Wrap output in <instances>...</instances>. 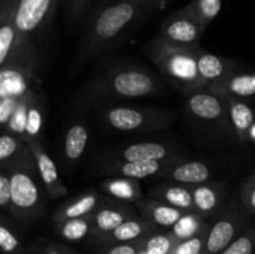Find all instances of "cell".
<instances>
[{
    "mask_svg": "<svg viewBox=\"0 0 255 254\" xmlns=\"http://www.w3.org/2000/svg\"><path fill=\"white\" fill-rule=\"evenodd\" d=\"M171 0H117L97 10L90 19L79 45V62L111 49L129 30L159 11Z\"/></svg>",
    "mask_w": 255,
    "mask_h": 254,
    "instance_id": "obj_1",
    "label": "cell"
},
{
    "mask_svg": "<svg viewBox=\"0 0 255 254\" xmlns=\"http://www.w3.org/2000/svg\"><path fill=\"white\" fill-rule=\"evenodd\" d=\"M163 86L156 76L142 66H116L95 77L86 86L84 99L87 102L114 101L156 96Z\"/></svg>",
    "mask_w": 255,
    "mask_h": 254,
    "instance_id": "obj_2",
    "label": "cell"
},
{
    "mask_svg": "<svg viewBox=\"0 0 255 254\" xmlns=\"http://www.w3.org/2000/svg\"><path fill=\"white\" fill-rule=\"evenodd\" d=\"M201 47H186L168 41L161 35L154 36L144 47L147 56L162 76L184 96L204 90L198 72L197 57Z\"/></svg>",
    "mask_w": 255,
    "mask_h": 254,
    "instance_id": "obj_3",
    "label": "cell"
},
{
    "mask_svg": "<svg viewBox=\"0 0 255 254\" xmlns=\"http://www.w3.org/2000/svg\"><path fill=\"white\" fill-rule=\"evenodd\" d=\"M9 173L11 182V216L30 223L41 216L45 208V192L36 161L27 148L10 163L0 166Z\"/></svg>",
    "mask_w": 255,
    "mask_h": 254,
    "instance_id": "obj_4",
    "label": "cell"
},
{
    "mask_svg": "<svg viewBox=\"0 0 255 254\" xmlns=\"http://www.w3.org/2000/svg\"><path fill=\"white\" fill-rule=\"evenodd\" d=\"M176 114L166 109L117 106L105 110L102 120L112 129L121 132H151L173 124Z\"/></svg>",
    "mask_w": 255,
    "mask_h": 254,
    "instance_id": "obj_5",
    "label": "cell"
},
{
    "mask_svg": "<svg viewBox=\"0 0 255 254\" xmlns=\"http://www.w3.org/2000/svg\"><path fill=\"white\" fill-rule=\"evenodd\" d=\"M186 110L194 120L219 127L226 133L231 134L233 129L229 117L228 100L212 94L208 90H202L187 96Z\"/></svg>",
    "mask_w": 255,
    "mask_h": 254,
    "instance_id": "obj_6",
    "label": "cell"
},
{
    "mask_svg": "<svg viewBox=\"0 0 255 254\" xmlns=\"http://www.w3.org/2000/svg\"><path fill=\"white\" fill-rule=\"evenodd\" d=\"M60 0H19L15 25L20 36L36 42V37L49 26Z\"/></svg>",
    "mask_w": 255,
    "mask_h": 254,
    "instance_id": "obj_7",
    "label": "cell"
},
{
    "mask_svg": "<svg viewBox=\"0 0 255 254\" xmlns=\"http://www.w3.org/2000/svg\"><path fill=\"white\" fill-rule=\"evenodd\" d=\"M249 213L238 206H233L224 211L218 221L209 229L206 242V251L209 254L222 253L228 248L237 237V234L244 228L248 221Z\"/></svg>",
    "mask_w": 255,
    "mask_h": 254,
    "instance_id": "obj_8",
    "label": "cell"
},
{
    "mask_svg": "<svg viewBox=\"0 0 255 254\" xmlns=\"http://www.w3.org/2000/svg\"><path fill=\"white\" fill-rule=\"evenodd\" d=\"M181 161H184V157L162 161H110L105 166V171L112 176L142 179L153 176H166L167 172Z\"/></svg>",
    "mask_w": 255,
    "mask_h": 254,
    "instance_id": "obj_9",
    "label": "cell"
},
{
    "mask_svg": "<svg viewBox=\"0 0 255 254\" xmlns=\"http://www.w3.org/2000/svg\"><path fill=\"white\" fill-rule=\"evenodd\" d=\"M206 27L172 12L161 25L159 35L168 41L186 47H201V39Z\"/></svg>",
    "mask_w": 255,
    "mask_h": 254,
    "instance_id": "obj_10",
    "label": "cell"
},
{
    "mask_svg": "<svg viewBox=\"0 0 255 254\" xmlns=\"http://www.w3.org/2000/svg\"><path fill=\"white\" fill-rule=\"evenodd\" d=\"M27 144H29L30 149L32 151L35 161H36L40 178H41L42 186H44L45 192H46V196L51 199L66 197L69 194V191H67L66 186H65L61 177H60L54 159L45 151L44 146H42V142L34 141Z\"/></svg>",
    "mask_w": 255,
    "mask_h": 254,
    "instance_id": "obj_11",
    "label": "cell"
},
{
    "mask_svg": "<svg viewBox=\"0 0 255 254\" xmlns=\"http://www.w3.org/2000/svg\"><path fill=\"white\" fill-rule=\"evenodd\" d=\"M182 157L173 147L161 142H136L115 152L111 161H162Z\"/></svg>",
    "mask_w": 255,
    "mask_h": 254,
    "instance_id": "obj_12",
    "label": "cell"
},
{
    "mask_svg": "<svg viewBox=\"0 0 255 254\" xmlns=\"http://www.w3.org/2000/svg\"><path fill=\"white\" fill-rule=\"evenodd\" d=\"M17 2L19 0H1L0 2V66L10 59L16 45L25 39L20 36L15 25Z\"/></svg>",
    "mask_w": 255,
    "mask_h": 254,
    "instance_id": "obj_13",
    "label": "cell"
},
{
    "mask_svg": "<svg viewBox=\"0 0 255 254\" xmlns=\"http://www.w3.org/2000/svg\"><path fill=\"white\" fill-rule=\"evenodd\" d=\"M206 90L222 97H251L255 95V70L238 69L224 79L213 82Z\"/></svg>",
    "mask_w": 255,
    "mask_h": 254,
    "instance_id": "obj_14",
    "label": "cell"
},
{
    "mask_svg": "<svg viewBox=\"0 0 255 254\" xmlns=\"http://www.w3.org/2000/svg\"><path fill=\"white\" fill-rule=\"evenodd\" d=\"M132 217H134V211L129 203L125 202L116 203L112 201L107 204L104 203L92 213V221H94L92 234L101 236V234L110 233Z\"/></svg>",
    "mask_w": 255,
    "mask_h": 254,
    "instance_id": "obj_15",
    "label": "cell"
},
{
    "mask_svg": "<svg viewBox=\"0 0 255 254\" xmlns=\"http://www.w3.org/2000/svg\"><path fill=\"white\" fill-rule=\"evenodd\" d=\"M104 203H106V198L100 196L97 192H85V193L76 196L75 198L67 199L66 202H64L55 211L52 221L57 223V222L66 221V219L91 216Z\"/></svg>",
    "mask_w": 255,
    "mask_h": 254,
    "instance_id": "obj_16",
    "label": "cell"
},
{
    "mask_svg": "<svg viewBox=\"0 0 255 254\" xmlns=\"http://www.w3.org/2000/svg\"><path fill=\"white\" fill-rule=\"evenodd\" d=\"M197 64H198V72L204 85V90L213 82L219 81L236 70L241 69L238 62L234 60L211 54L202 49L198 52Z\"/></svg>",
    "mask_w": 255,
    "mask_h": 254,
    "instance_id": "obj_17",
    "label": "cell"
},
{
    "mask_svg": "<svg viewBox=\"0 0 255 254\" xmlns=\"http://www.w3.org/2000/svg\"><path fill=\"white\" fill-rule=\"evenodd\" d=\"M136 207L139 213L154 226L172 228L187 212L164 203L156 198H143L137 202Z\"/></svg>",
    "mask_w": 255,
    "mask_h": 254,
    "instance_id": "obj_18",
    "label": "cell"
},
{
    "mask_svg": "<svg viewBox=\"0 0 255 254\" xmlns=\"http://www.w3.org/2000/svg\"><path fill=\"white\" fill-rule=\"evenodd\" d=\"M157 228L152 222L147 221L146 218H132L127 219L126 222L117 227L115 231L110 233L101 234V236H95L99 242H117V243H128V242L138 241L139 238H146L151 232H153Z\"/></svg>",
    "mask_w": 255,
    "mask_h": 254,
    "instance_id": "obj_19",
    "label": "cell"
},
{
    "mask_svg": "<svg viewBox=\"0 0 255 254\" xmlns=\"http://www.w3.org/2000/svg\"><path fill=\"white\" fill-rule=\"evenodd\" d=\"M194 208L204 217L212 216L221 208L226 196V187L219 183H201L191 186Z\"/></svg>",
    "mask_w": 255,
    "mask_h": 254,
    "instance_id": "obj_20",
    "label": "cell"
},
{
    "mask_svg": "<svg viewBox=\"0 0 255 254\" xmlns=\"http://www.w3.org/2000/svg\"><path fill=\"white\" fill-rule=\"evenodd\" d=\"M212 176V168L202 161H181L174 164L166 177L187 186L206 183Z\"/></svg>",
    "mask_w": 255,
    "mask_h": 254,
    "instance_id": "obj_21",
    "label": "cell"
},
{
    "mask_svg": "<svg viewBox=\"0 0 255 254\" xmlns=\"http://www.w3.org/2000/svg\"><path fill=\"white\" fill-rule=\"evenodd\" d=\"M149 196L184 212H196L191 186L187 184H163L151 189Z\"/></svg>",
    "mask_w": 255,
    "mask_h": 254,
    "instance_id": "obj_22",
    "label": "cell"
},
{
    "mask_svg": "<svg viewBox=\"0 0 255 254\" xmlns=\"http://www.w3.org/2000/svg\"><path fill=\"white\" fill-rule=\"evenodd\" d=\"M139 179L115 176L102 182L101 188L107 196L125 203H134L143 199Z\"/></svg>",
    "mask_w": 255,
    "mask_h": 254,
    "instance_id": "obj_23",
    "label": "cell"
},
{
    "mask_svg": "<svg viewBox=\"0 0 255 254\" xmlns=\"http://www.w3.org/2000/svg\"><path fill=\"white\" fill-rule=\"evenodd\" d=\"M45 107H46L45 96L42 94L41 87H40L32 94L29 110H27L26 127H25V133L24 137H22V139L26 143L34 141H41L45 122Z\"/></svg>",
    "mask_w": 255,
    "mask_h": 254,
    "instance_id": "obj_24",
    "label": "cell"
},
{
    "mask_svg": "<svg viewBox=\"0 0 255 254\" xmlns=\"http://www.w3.org/2000/svg\"><path fill=\"white\" fill-rule=\"evenodd\" d=\"M222 10V0H192L181 9L173 11L203 27H208Z\"/></svg>",
    "mask_w": 255,
    "mask_h": 254,
    "instance_id": "obj_25",
    "label": "cell"
},
{
    "mask_svg": "<svg viewBox=\"0 0 255 254\" xmlns=\"http://www.w3.org/2000/svg\"><path fill=\"white\" fill-rule=\"evenodd\" d=\"M229 105V117H231L233 131L241 142L249 141V132L255 122V114L248 104L238 97H226Z\"/></svg>",
    "mask_w": 255,
    "mask_h": 254,
    "instance_id": "obj_26",
    "label": "cell"
},
{
    "mask_svg": "<svg viewBox=\"0 0 255 254\" xmlns=\"http://www.w3.org/2000/svg\"><path fill=\"white\" fill-rule=\"evenodd\" d=\"M90 133L82 122L72 124L64 137V158L67 164H75L82 158L89 143Z\"/></svg>",
    "mask_w": 255,
    "mask_h": 254,
    "instance_id": "obj_27",
    "label": "cell"
},
{
    "mask_svg": "<svg viewBox=\"0 0 255 254\" xmlns=\"http://www.w3.org/2000/svg\"><path fill=\"white\" fill-rule=\"evenodd\" d=\"M57 233L64 239L70 242H77L86 238L87 236H91L94 233V221H92V214L81 218L66 219V221L57 222L55 223Z\"/></svg>",
    "mask_w": 255,
    "mask_h": 254,
    "instance_id": "obj_28",
    "label": "cell"
},
{
    "mask_svg": "<svg viewBox=\"0 0 255 254\" xmlns=\"http://www.w3.org/2000/svg\"><path fill=\"white\" fill-rule=\"evenodd\" d=\"M204 216L197 213V212H187L173 227H172V234L176 237L177 241H184V239L192 238L201 233L206 229L203 223Z\"/></svg>",
    "mask_w": 255,
    "mask_h": 254,
    "instance_id": "obj_29",
    "label": "cell"
},
{
    "mask_svg": "<svg viewBox=\"0 0 255 254\" xmlns=\"http://www.w3.org/2000/svg\"><path fill=\"white\" fill-rule=\"evenodd\" d=\"M27 148V143L19 136L2 131L0 136V166L10 163Z\"/></svg>",
    "mask_w": 255,
    "mask_h": 254,
    "instance_id": "obj_30",
    "label": "cell"
},
{
    "mask_svg": "<svg viewBox=\"0 0 255 254\" xmlns=\"http://www.w3.org/2000/svg\"><path fill=\"white\" fill-rule=\"evenodd\" d=\"M40 87H36V89H34L32 91H30L27 95H25L22 99H20L19 104H17L16 109H15V111H14V114H12L11 119H10L9 124H7V126L5 127L2 131H6V132H10V133L16 134V136H19L20 138H22V137H24L25 127H26L27 110H29L30 100H31L32 94H34L37 89H40Z\"/></svg>",
    "mask_w": 255,
    "mask_h": 254,
    "instance_id": "obj_31",
    "label": "cell"
},
{
    "mask_svg": "<svg viewBox=\"0 0 255 254\" xmlns=\"http://www.w3.org/2000/svg\"><path fill=\"white\" fill-rule=\"evenodd\" d=\"M221 254H255V224L234 239Z\"/></svg>",
    "mask_w": 255,
    "mask_h": 254,
    "instance_id": "obj_32",
    "label": "cell"
},
{
    "mask_svg": "<svg viewBox=\"0 0 255 254\" xmlns=\"http://www.w3.org/2000/svg\"><path fill=\"white\" fill-rule=\"evenodd\" d=\"M173 234H156L147 239L143 251L146 254H169L176 242Z\"/></svg>",
    "mask_w": 255,
    "mask_h": 254,
    "instance_id": "obj_33",
    "label": "cell"
},
{
    "mask_svg": "<svg viewBox=\"0 0 255 254\" xmlns=\"http://www.w3.org/2000/svg\"><path fill=\"white\" fill-rule=\"evenodd\" d=\"M208 232L206 228L197 236L181 241V243L177 244L174 248L173 254H201L202 249L206 246Z\"/></svg>",
    "mask_w": 255,
    "mask_h": 254,
    "instance_id": "obj_34",
    "label": "cell"
},
{
    "mask_svg": "<svg viewBox=\"0 0 255 254\" xmlns=\"http://www.w3.org/2000/svg\"><path fill=\"white\" fill-rule=\"evenodd\" d=\"M91 2L92 0H64L65 14L71 26L84 19Z\"/></svg>",
    "mask_w": 255,
    "mask_h": 254,
    "instance_id": "obj_35",
    "label": "cell"
},
{
    "mask_svg": "<svg viewBox=\"0 0 255 254\" xmlns=\"http://www.w3.org/2000/svg\"><path fill=\"white\" fill-rule=\"evenodd\" d=\"M241 203L251 216H255V171L242 186Z\"/></svg>",
    "mask_w": 255,
    "mask_h": 254,
    "instance_id": "obj_36",
    "label": "cell"
},
{
    "mask_svg": "<svg viewBox=\"0 0 255 254\" xmlns=\"http://www.w3.org/2000/svg\"><path fill=\"white\" fill-rule=\"evenodd\" d=\"M20 241L5 223L0 224V248L4 253L14 254L20 249Z\"/></svg>",
    "mask_w": 255,
    "mask_h": 254,
    "instance_id": "obj_37",
    "label": "cell"
},
{
    "mask_svg": "<svg viewBox=\"0 0 255 254\" xmlns=\"http://www.w3.org/2000/svg\"><path fill=\"white\" fill-rule=\"evenodd\" d=\"M0 208L11 213V182L6 171L0 169Z\"/></svg>",
    "mask_w": 255,
    "mask_h": 254,
    "instance_id": "obj_38",
    "label": "cell"
},
{
    "mask_svg": "<svg viewBox=\"0 0 255 254\" xmlns=\"http://www.w3.org/2000/svg\"><path fill=\"white\" fill-rule=\"evenodd\" d=\"M147 239L142 244H139L137 241L128 242V243H119L110 248L106 254H139L144 249Z\"/></svg>",
    "mask_w": 255,
    "mask_h": 254,
    "instance_id": "obj_39",
    "label": "cell"
},
{
    "mask_svg": "<svg viewBox=\"0 0 255 254\" xmlns=\"http://www.w3.org/2000/svg\"><path fill=\"white\" fill-rule=\"evenodd\" d=\"M19 101L20 100L16 99H0V124H1L2 129L9 124Z\"/></svg>",
    "mask_w": 255,
    "mask_h": 254,
    "instance_id": "obj_40",
    "label": "cell"
},
{
    "mask_svg": "<svg viewBox=\"0 0 255 254\" xmlns=\"http://www.w3.org/2000/svg\"><path fill=\"white\" fill-rule=\"evenodd\" d=\"M46 254H64V253H62V251L60 247L49 246L46 249Z\"/></svg>",
    "mask_w": 255,
    "mask_h": 254,
    "instance_id": "obj_41",
    "label": "cell"
},
{
    "mask_svg": "<svg viewBox=\"0 0 255 254\" xmlns=\"http://www.w3.org/2000/svg\"><path fill=\"white\" fill-rule=\"evenodd\" d=\"M249 141H253L255 143V122L253 126H252L251 132H249Z\"/></svg>",
    "mask_w": 255,
    "mask_h": 254,
    "instance_id": "obj_42",
    "label": "cell"
},
{
    "mask_svg": "<svg viewBox=\"0 0 255 254\" xmlns=\"http://www.w3.org/2000/svg\"><path fill=\"white\" fill-rule=\"evenodd\" d=\"M60 248H61V247H60ZM61 251H64V252H62L64 254H74V253H70V252L67 251V249H65V248H61Z\"/></svg>",
    "mask_w": 255,
    "mask_h": 254,
    "instance_id": "obj_43",
    "label": "cell"
},
{
    "mask_svg": "<svg viewBox=\"0 0 255 254\" xmlns=\"http://www.w3.org/2000/svg\"><path fill=\"white\" fill-rule=\"evenodd\" d=\"M105 2H106V5H109V4H111V2H115V1H117V0H104Z\"/></svg>",
    "mask_w": 255,
    "mask_h": 254,
    "instance_id": "obj_44",
    "label": "cell"
},
{
    "mask_svg": "<svg viewBox=\"0 0 255 254\" xmlns=\"http://www.w3.org/2000/svg\"><path fill=\"white\" fill-rule=\"evenodd\" d=\"M139 254H146V252H144V251H142L141 253H139Z\"/></svg>",
    "mask_w": 255,
    "mask_h": 254,
    "instance_id": "obj_45",
    "label": "cell"
}]
</instances>
